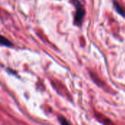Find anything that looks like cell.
<instances>
[{"label":"cell","mask_w":125,"mask_h":125,"mask_svg":"<svg viewBox=\"0 0 125 125\" xmlns=\"http://www.w3.org/2000/svg\"><path fill=\"white\" fill-rule=\"evenodd\" d=\"M100 117L102 118L101 119H100V122H103V123H104L105 125H115L114 123H113V122H111L108 119L105 118L103 116H100Z\"/></svg>","instance_id":"obj_5"},{"label":"cell","mask_w":125,"mask_h":125,"mask_svg":"<svg viewBox=\"0 0 125 125\" xmlns=\"http://www.w3.org/2000/svg\"><path fill=\"white\" fill-rule=\"evenodd\" d=\"M0 45L7 46V47H10L12 46V43L7 38L4 37L3 35H0Z\"/></svg>","instance_id":"obj_3"},{"label":"cell","mask_w":125,"mask_h":125,"mask_svg":"<svg viewBox=\"0 0 125 125\" xmlns=\"http://www.w3.org/2000/svg\"><path fill=\"white\" fill-rule=\"evenodd\" d=\"M72 2L75 7V13L74 16V24L77 26H81L83 23V17L85 15V10L78 0H72Z\"/></svg>","instance_id":"obj_1"},{"label":"cell","mask_w":125,"mask_h":125,"mask_svg":"<svg viewBox=\"0 0 125 125\" xmlns=\"http://www.w3.org/2000/svg\"><path fill=\"white\" fill-rule=\"evenodd\" d=\"M114 5L116 8V10L119 12V13H120L122 15L125 16V9L124 7H122L119 2H117L116 1H114Z\"/></svg>","instance_id":"obj_2"},{"label":"cell","mask_w":125,"mask_h":125,"mask_svg":"<svg viewBox=\"0 0 125 125\" xmlns=\"http://www.w3.org/2000/svg\"><path fill=\"white\" fill-rule=\"evenodd\" d=\"M58 120L61 125H71L63 116H61V115L58 116Z\"/></svg>","instance_id":"obj_4"}]
</instances>
